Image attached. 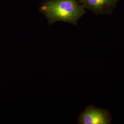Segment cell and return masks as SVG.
Returning <instances> with one entry per match:
<instances>
[{"mask_svg": "<svg viewBox=\"0 0 124 124\" xmlns=\"http://www.w3.org/2000/svg\"><path fill=\"white\" fill-rule=\"evenodd\" d=\"M84 8L76 0H54L43 5L41 10L50 23L62 21L76 25L84 14Z\"/></svg>", "mask_w": 124, "mask_h": 124, "instance_id": "cell-1", "label": "cell"}, {"mask_svg": "<svg viewBox=\"0 0 124 124\" xmlns=\"http://www.w3.org/2000/svg\"><path fill=\"white\" fill-rule=\"evenodd\" d=\"M112 119L111 114L108 110L89 105L80 114L78 122L80 124H109Z\"/></svg>", "mask_w": 124, "mask_h": 124, "instance_id": "cell-2", "label": "cell"}, {"mask_svg": "<svg viewBox=\"0 0 124 124\" xmlns=\"http://www.w3.org/2000/svg\"><path fill=\"white\" fill-rule=\"evenodd\" d=\"M118 0H80L85 8L96 13L103 12L112 8Z\"/></svg>", "mask_w": 124, "mask_h": 124, "instance_id": "cell-3", "label": "cell"}]
</instances>
